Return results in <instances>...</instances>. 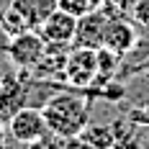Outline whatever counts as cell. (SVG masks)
<instances>
[{
  "label": "cell",
  "instance_id": "cell-1",
  "mask_svg": "<svg viewBox=\"0 0 149 149\" xmlns=\"http://www.w3.org/2000/svg\"><path fill=\"white\" fill-rule=\"evenodd\" d=\"M41 113L52 134L70 139V136L82 134V129L90 123V100L82 93H74V88L57 90L41 105Z\"/></svg>",
  "mask_w": 149,
  "mask_h": 149
},
{
  "label": "cell",
  "instance_id": "cell-2",
  "mask_svg": "<svg viewBox=\"0 0 149 149\" xmlns=\"http://www.w3.org/2000/svg\"><path fill=\"white\" fill-rule=\"evenodd\" d=\"M95 77H98V54H95V49L72 46L67 59H64V70H62V80L67 82V88L88 90L93 88Z\"/></svg>",
  "mask_w": 149,
  "mask_h": 149
},
{
  "label": "cell",
  "instance_id": "cell-3",
  "mask_svg": "<svg viewBox=\"0 0 149 149\" xmlns=\"http://www.w3.org/2000/svg\"><path fill=\"white\" fill-rule=\"evenodd\" d=\"M5 131H8V136L13 141L23 144V147L31 144V141H36V139H41L44 134H49L41 108H33V105L18 108L13 116L5 121Z\"/></svg>",
  "mask_w": 149,
  "mask_h": 149
},
{
  "label": "cell",
  "instance_id": "cell-4",
  "mask_svg": "<svg viewBox=\"0 0 149 149\" xmlns=\"http://www.w3.org/2000/svg\"><path fill=\"white\" fill-rule=\"evenodd\" d=\"M44 52H46V41L41 39V33L36 29L13 36L10 44H8V49H5L10 64L18 67V70H33L39 64V59L44 57Z\"/></svg>",
  "mask_w": 149,
  "mask_h": 149
},
{
  "label": "cell",
  "instance_id": "cell-5",
  "mask_svg": "<svg viewBox=\"0 0 149 149\" xmlns=\"http://www.w3.org/2000/svg\"><path fill=\"white\" fill-rule=\"evenodd\" d=\"M136 39H139V31H136V23H131L129 18H108V26H105L103 33V46L111 49L113 54H118L121 59L136 46Z\"/></svg>",
  "mask_w": 149,
  "mask_h": 149
},
{
  "label": "cell",
  "instance_id": "cell-6",
  "mask_svg": "<svg viewBox=\"0 0 149 149\" xmlns=\"http://www.w3.org/2000/svg\"><path fill=\"white\" fill-rule=\"evenodd\" d=\"M108 26V15L103 10H88L77 18L72 46H85V49H100L103 46V33Z\"/></svg>",
  "mask_w": 149,
  "mask_h": 149
},
{
  "label": "cell",
  "instance_id": "cell-7",
  "mask_svg": "<svg viewBox=\"0 0 149 149\" xmlns=\"http://www.w3.org/2000/svg\"><path fill=\"white\" fill-rule=\"evenodd\" d=\"M74 29H77V18L57 8L36 31L41 33V39H44L46 44H70L72 46Z\"/></svg>",
  "mask_w": 149,
  "mask_h": 149
},
{
  "label": "cell",
  "instance_id": "cell-8",
  "mask_svg": "<svg viewBox=\"0 0 149 149\" xmlns=\"http://www.w3.org/2000/svg\"><path fill=\"white\" fill-rule=\"evenodd\" d=\"M26 88L29 85H23L13 74L3 77V82H0V118L3 121H8L18 108L26 105Z\"/></svg>",
  "mask_w": 149,
  "mask_h": 149
},
{
  "label": "cell",
  "instance_id": "cell-9",
  "mask_svg": "<svg viewBox=\"0 0 149 149\" xmlns=\"http://www.w3.org/2000/svg\"><path fill=\"white\" fill-rule=\"evenodd\" d=\"M10 5L26 18L29 29H39L57 10V0H10Z\"/></svg>",
  "mask_w": 149,
  "mask_h": 149
},
{
  "label": "cell",
  "instance_id": "cell-10",
  "mask_svg": "<svg viewBox=\"0 0 149 149\" xmlns=\"http://www.w3.org/2000/svg\"><path fill=\"white\" fill-rule=\"evenodd\" d=\"M82 136H85L95 149H113L116 147V134H113V129L105 126V123H88V126L82 129Z\"/></svg>",
  "mask_w": 149,
  "mask_h": 149
},
{
  "label": "cell",
  "instance_id": "cell-11",
  "mask_svg": "<svg viewBox=\"0 0 149 149\" xmlns=\"http://www.w3.org/2000/svg\"><path fill=\"white\" fill-rule=\"evenodd\" d=\"M0 23H3V29L8 31V36H10V39L18 36V33H23V31H31L29 23H26V18L18 13L13 5H8V8L0 13Z\"/></svg>",
  "mask_w": 149,
  "mask_h": 149
},
{
  "label": "cell",
  "instance_id": "cell-12",
  "mask_svg": "<svg viewBox=\"0 0 149 149\" xmlns=\"http://www.w3.org/2000/svg\"><path fill=\"white\" fill-rule=\"evenodd\" d=\"M57 8L64 10V13H70V15H74V18H80L88 10H93V0H57Z\"/></svg>",
  "mask_w": 149,
  "mask_h": 149
},
{
  "label": "cell",
  "instance_id": "cell-13",
  "mask_svg": "<svg viewBox=\"0 0 149 149\" xmlns=\"http://www.w3.org/2000/svg\"><path fill=\"white\" fill-rule=\"evenodd\" d=\"M26 149H64V139L49 131V134H44L41 139H36V141L26 144Z\"/></svg>",
  "mask_w": 149,
  "mask_h": 149
},
{
  "label": "cell",
  "instance_id": "cell-14",
  "mask_svg": "<svg viewBox=\"0 0 149 149\" xmlns=\"http://www.w3.org/2000/svg\"><path fill=\"white\" fill-rule=\"evenodd\" d=\"M131 18L141 29H147L149 26V0H134L131 3Z\"/></svg>",
  "mask_w": 149,
  "mask_h": 149
},
{
  "label": "cell",
  "instance_id": "cell-15",
  "mask_svg": "<svg viewBox=\"0 0 149 149\" xmlns=\"http://www.w3.org/2000/svg\"><path fill=\"white\" fill-rule=\"evenodd\" d=\"M64 149H95V147H93V144H90L82 134H77V136L64 139Z\"/></svg>",
  "mask_w": 149,
  "mask_h": 149
},
{
  "label": "cell",
  "instance_id": "cell-16",
  "mask_svg": "<svg viewBox=\"0 0 149 149\" xmlns=\"http://www.w3.org/2000/svg\"><path fill=\"white\" fill-rule=\"evenodd\" d=\"M131 123H149V100L141 108H136V111H131Z\"/></svg>",
  "mask_w": 149,
  "mask_h": 149
},
{
  "label": "cell",
  "instance_id": "cell-17",
  "mask_svg": "<svg viewBox=\"0 0 149 149\" xmlns=\"http://www.w3.org/2000/svg\"><path fill=\"white\" fill-rule=\"evenodd\" d=\"M8 44H10V36H8V31L3 29V23H0V52H5Z\"/></svg>",
  "mask_w": 149,
  "mask_h": 149
},
{
  "label": "cell",
  "instance_id": "cell-18",
  "mask_svg": "<svg viewBox=\"0 0 149 149\" xmlns=\"http://www.w3.org/2000/svg\"><path fill=\"white\" fill-rule=\"evenodd\" d=\"M139 72H149V57L144 62H141V64H139V67H136L134 72H131V77H134V74H139Z\"/></svg>",
  "mask_w": 149,
  "mask_h": 149
},
{
  "label": "cell",
  "instance_id": "cell-19",
  "mask_svg": "<svg viewBox=\"0 0 149 149\" xmlns=\"http://www.w3.org/2000/svg\"><path fill=\"white\" fill-rule=\"evenodd\" d=\"M3 123H5V121H3V118H0V134H3Z\"/></svg>",
  "mask_w": 149,
  "mask_h": 149
},
{
  "label": "cell",
  "instance_id": "cell-20",
  "mask_svg": "<svg viewBox=\"0 0 149 149\" xmlns=\"http://www.w3.org/2000/svg\"><path fill=\"white\" fill-rule=\"evenodd\" d=\"M147 149H149V147H147Z\"/></svg>",
  "mask_w": 149,
  "mask_h": 149
}]
</instances>
